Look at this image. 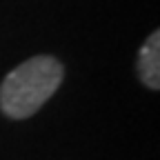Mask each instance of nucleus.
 Returning <instances> with one entry per match:
<instances>
[{
  "label": "nucleus",
  "mask_w": 160,
  "mask_h": 160,
  "mask_svg": "<svg viewBox=\"0 0 160 160\" xmlns=\"http://www.w3.org/2000/svg\"><path fill=\"white\" fill-rule=\"evenodd\" d=\"M136 71L138 78L145 82V87H149L151 91L160 89V31H153L140 47Z\"/></svg>",
  "instance_id": "obj_2"
},
{
  "label": "nucleus",
  "mask_w": 160,
  "mask_h": 160,
  "mask_svg": "<svg viewBox=\"0 0 160 160\" xmlns=\"http://www.w3.org/2000/svg\"><path fill=\"white\" fill-rule=\"evenodd\" d=\"M65 69L53 56H33L9 71L0 85V109L13 120L33 116L62 85Z\"/></svg>",
  "instance_id": "obj_1"
}]
</instances>
